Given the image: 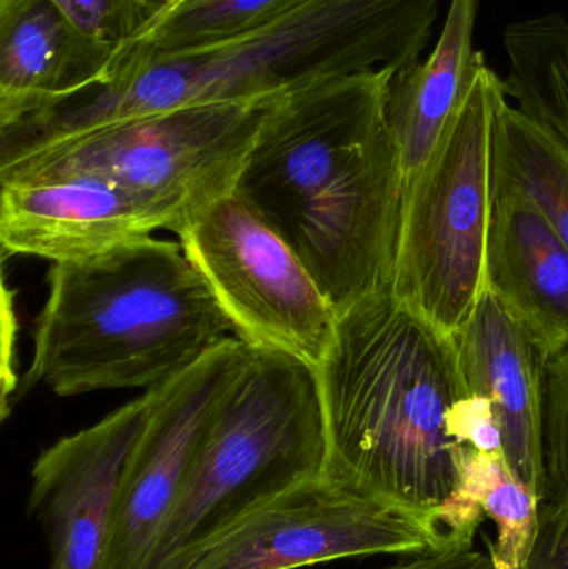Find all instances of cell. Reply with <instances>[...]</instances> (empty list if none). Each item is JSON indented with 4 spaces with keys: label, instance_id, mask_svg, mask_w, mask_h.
<instances>
[{
    "label": "cell",
    "instance_id": "6da1fadb",
    "mask_svg": "<svg viewBox=\"0 0 568 569\" xmlns=\"http://www.w3.org/2000/svg\"><path fill=\"white\" fill-rule=\"evenodd\" d=\"M393 72L283 93L237 180L236 192L289 243L337 315L392 288L403 192L386 116Z\"/></svg>",
    "mask_w": 568,
    "mask_h": 569
},
{
    "label": "cell",
    "instance_id": "7a4b0ae2",
    "mask_svg": "<svg viewBox=\"0 0 568 569\" xmlns=\"http://www.w3.org/2000/svg\"><path fill=\"white\" fill-rule=\"evenodd\" d=\"M316 368L326 477L446 537L436 515L456 490L462 447L447 433V413L469 395L454 337L383 290L337 315Z\"/></svg>",
    "mask_w": 568,
    "mask_h": 569
},
{
    "label": "cell",
    "instance_id": "3957f363",
    "mask_svg": "<svg viewBox=\"0 0 568 569\" xmlns=\"http://www.w3.org/2000/svg\"><path fill=\"white\" fill-rule=\"evenodd\" d=\"M440 0H297L262 26L140 63L12 127L19 146L200 103L286 93L419 62Z\"/></svg>",
    "mask_w": 568,
    "mask_h": 569
},
{
    "label": "cell",
    "instance_id": "277c9868",
    "mask_svg": "<svg viewBox=\"0 0 568 569\" xmlns=\"http://www.w3.org/2000/svg\"><path fill=\"white\" fill-rule=\"evenodd\" d=\"M229 333L232 323L182 246L143 237L52 263L26 383L59 397L153 390Z\"/></svg>",
    "mask_w": 568,
    "mask_h": 569
},
{
    "label": "cell",
    "instance_id": "5b68a950",
    "mask_svg": "<svg viewBox=\"0 0 568 569\" xmlns=\"http://www.w3.org/2000/svg\"><path fill=\"white\" fill-rule=\"evenodd\" d=\"M327 458L317 368L282 351L249 348L210 415L146 569H162L270 498L323 477Z\"/></svg>",
    "mask_w": 568,
    "mask_h": 569
},
{
    "label": "cell",
    "instance_id": "8992f818",
    "mask_svg": "<svg viewBox=\"0 0 568 569\" xmlns=\"http://www.w3.org/2000/svg\"><path fill=\"white\" fill-rule=\"evenodd\" d=\"M282 96L182 107L0 150V183L96 177L169 203L187 220L236 190Z\"/></svg>",
    "mask_w": 568,
    "mask_h": 569
},
{
    "label": "cell",
    "instance_id": "52a82bcc",
    "mask_svg": "<svg viewBox=\"0 0 568 569\" xmlns=\"http://www.w3.org/2000/svg\"><path fill=\"white\" fill-rule=\"evenodd\" d=\"M502 92L484 60L429 162L403 187L390 290L450 337L486 290L492 120Z\"/></svg>",
    "mask_w": 568,
    "mask_h": 569
},
{
    "label": "cell",
    "instance_id": "ba28073f",
    "mask_svg": "<svg viewBox=\"0 0 568 569\" xmlns=\"http://www.w3.org/2000/svg\"><path fill=\"white\" fill-rule=\"evenodd\" d=\"M249 348L282 351L317 367L337 313L289 243L233 190L197 210L177 230Z\"/></svg>",
    "mask_w": 568,
    "mask_h": 569
},
{
    "label": "cell",
    "instance_id": "9c48e42d",
    "mask_svg": "<svg viewBox=\"0 0 568 569\" xmlns=\"http://www.w3.org/2000/svg\"><path fill=\"white\" fill-rule=\"evenodd\" d=\"M449 543L412 515L323 477L250 510L162 569H297L373 555H419Z\"/></svg>",
    "mask_w": 568,
    "mask_h": 569
},
{
    "label": "cell",
    "instance_id": "30bf717a",
    "mask_svg": "<svg viewBox=\"0 0 568 569\" xmlns=\"http://www.w3.org/2000/svg\"><path fill=\"white\" fill-rule=\"evenodd\" d=\"M247 351L239 338H226L182 373L149 390L152 403L123 475L99 569H146L210 415Z\"/></svg>",
    "mask_w": 568,
    "mask_h": 569
},
{
    "label": "cell",
    "instance_id": "8fae6325",
    "mask_svg": "<svg viewBox=\"0 0 568 569\" xmlns=\"http://www.w3.org/2000/svg\"><path fill=\"white\" fill-rule=\"evenodd\" d=\"M152 395L60 438L32 468L29 510L47 538L49 569H99L127 465Z\"/></svg>",
    "mask_w": 568,
    "mask_h": 569
},
{
    "label": "cell",
    "instance_id": "7c38bea8",
    "mask_svg": "<svg viewBox=\"0 0 568 569\" xmlns=\"http://www.w3.org/2000/svg\"><path fill=\"white\" fill-rule=\"evenodd\" d=\"M183 222L169 203L96 177L2 183L0 242L10 256L73 262Z\"/></svg>",
    "mask_w": 568,
    "mask_h": 569
},
{
    "label": "cell",
    "instance_id": "4fadbf2b",
    "mask_svg": "<svg viewBox=\"0 0 568 569\" xmlns=\"http://www.w3.org/2000/svg\"><path fill=\"white\" fill-rule=\"evenodd\" d=\"M454 340L467 391L492 401L502 427L504 455L544 503L546 361L487 288Z\"/></svg>",
    "mask_w": 568,
    "mask_h": 569
},
{
    "label": "cell",
    "instance_id": "5bb4252c",
    "mask_svg": "<svg viewBox=\"0 0 568 569\" xmlns=\"http://www.w3.org/2000/svg\"><path fill=\"white\" fill-rule=\"evenodd\" d=\"M490 190L486 288L547 365L568 348V247L519 190Z\"/></svg>",
    "mask_w": 568,
    "mask_h": 569
},
{
    "label": "cell",
    "instance_id": "9a60e30c",
    "mask_svg": "<svg viewBox=\"0 0 568 569\" xmlns=\"http://www.w3.org/2000/svg\"><path fill=\"white\" fill-rule=\"evenodd\" d=\"M112 56L52 0H0V127L106 82Z\"/></svg>",
    "mask_w": 568,
    "mask_h": 569
},
{
    "label": "cell",
    "instance_id": "2e32d148",
    "mask_svg": "<svg viewBox=\"0 0 568 569\" xmlns=\"http://www.w3.org/2000/svg\"><path fill=\"white\" fill-rule=\"evenodd\" d=\"M480 2L450 0L449 16L429 59L397 70L390 79L386 116L402 189L429 162L486 60L472 47Z\"/></svg>",
    "mask_w": 568,
    "mask_h": 569
},
{
    "label": "cell",
    "instance_id": "e0dca14e",
    "mask_svg": "<svg viewBox=\"0 0 568 569\" xmlns=\"http://www.w3.org/2000/svg\"><path fill=\"white\" fill-rule=\"evenodd\" d=\"M539 495L524 483L504 453L460 447L457 485L436 515L437 528L454 543L474 545L484 518L496 525L486 538L496 569H524L539 531Z\"/></svg>",
    "mask_w": 568,
    "mask_h": 569
},
{
    "label": "cell",
    "instance_id": "ac0fdd59",
    "mask_svg": "<svg viewBox=\"0 0 568 569\" xmlns=\"http://www.w3.org/2000/svg\"><path fill=\"white\" fill-rule=\"evenodd\" d=\"M490 182L524 193L568 247V150L506 92L494 110Z\"/></svg>",
    "mask_w": 568,
    "mask_h": 569
},
{
    "label": "cell",
    "instance_id": "d6986e66",
    "mask_svg": "<svg viewBox=\"0 0 568 569\" xmlns=\"http://www.w3.org/2000/svg\"><path fill=\"white\" fill-rule=\"evenodd\" d=\"M504 47L507 99L568 150V19L547 13L510 23Z\"/></svg>",
    "mask_w": 568,
    "mask_h": 569
},
{
    "label": "cell",
    "instance_id": "ffe728a7",
    "mask_svg": "<svg viewBox=\"0 0 568 569\" xmlns=\"http://www.w3.org/2000/svg\"><path fill=\"white\" fill-rule=\"evenodd\" d=\"M296 2L297 0H177L139 36L113 52L107 79L129 67L216 46L222 40L249 32Z\"/></svg>",
    "mask_w": 568,
    "mask_h": 569
},
{
    "label": "cell",
    "instance_id": "44dd1931",
    "mask_svg": "<svg viewBox=\"0 0 568 569\" xmlns=\"http://www.w3.org/2000/svg\"><path fill=\"white\" fill-rule=\"evenodd\" d=\"M97 42L116 52L177 0H52Z\"/></svg>",
    "mask_w": 568,
    "mask_h": 569
},
{
    "label": "cell",
    "instance_id": "7402d4cb",
    "mask_svg": "<svg viewBox=\"0 0 568 569\" xmlns=\"http://www.w3.org/2000/svg\"><path fill=\"white\" fill-rule=\"evenodd\" d=\"M544 503L568 507V348L546 365Z\"/></svg>",
    "mask_w": 568,
    "mask_h": 569
},
{
    "label": "cell",
    "instance_id": "603a6c76",
    "mask_svg": "<svg viewBox=\"0 0 568 569\" xmlns=\"http://www.w3.org/2000/svg\"><path fill=\"white\" fill-rule=\"evenodd\" d=\"M447 433L456 443L482 453H504V433L489 398L467 395L447 413Z\"/></svg>",
    "mask_w": 568,
    "mask_h": 569
},
{
    "label": "cell",
    "instance_id": "cb8c5ba5",
    "mask_svg": "<svg viewBox=\"0 0 568 569\" xmlns=\"http://www.w3.org/2000/svg\"><path fill=\"white\" fill-rule=\"evenodd\" d=\"M524 569H568V508L540 505L539 531Z\"/></svg>",
    "mask_w": 568,
    "mask_h": 569
},
{
    "label": "cell",
    "instance_id": "d4e9b609",
    "mask_svg": "<svg viewBox=\"0 0 568 569\" xmlns=\"http://www.w3.org/2000/svg\"><path fill=\"white\" fill-rule=\"evenodd\" d=\"M386 569H496L489 553L476 550L474 545L447 543L430 548L416 558Z\"/></svg>",
    "mask_w": 568,
    "mask_h": 569
}]
</instances>
